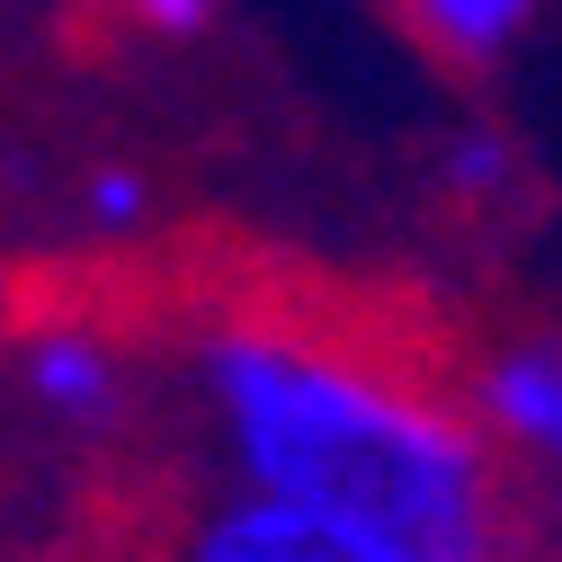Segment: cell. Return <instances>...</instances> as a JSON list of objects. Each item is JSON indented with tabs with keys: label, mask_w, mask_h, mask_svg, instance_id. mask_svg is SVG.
<instances>
[{
	"label": "cell",
	"mask_w": 562,
	"mask_h": 562,
	"mask_svg": "<svg viewBox=\"0 0 562 562\" xmlns=\"http://www.w3.org/2000/svg\"><path fill=\"white\" fill-rule=\"evenodd\" d=\"M188 375L196 402L215 411L224 482L286 491V501L411 536H509L501 456L473 429V411L438 393L277 322L205 330Z\"/></svg>",
	"instance_id": "1"
},
{
	"label": "cell",
	"mask_w": 562,
	"mask_h": 562,
	"mask_svg": "<svg viewBox=\"0 0 562 562\" xmlns=\"http://www.w3.org/2000/svg\"><path fill=\"white\" fill-rule=\"evenodd\" d=\"M438 188L456 205H501L518 188V144L501 125H456L447 144H438Z\"/></svg>",
	"instance_id": "6"
},
{
	"label": "cell",
	"mask_w": 562,
	"mask_h": 562,
	"mask_svg": "<svg viewBox=\"0 0 562 562\" xmlns=\"http://www.w3.org/2000/svg\"><path fill=\"white\" fill-rule=\"evenodd\" d=\"M161 562H509V536H411V527L286 501V491L224 482L205 509H188Z\"/></svg>",
	"instance_id": "2"
},
{
	"label": "cell",
	"mask_w": 562,
	"mask_h": 562,
	"mask_svg": "<svg viewBox=\"0 0 562 562\" xmlns=\"http://www.w3.org/2000/svg\"><path fill=\"white\" fill-rule=\"evenodd\" d=\"M473 429L562 482V322L501 339L473 367Z\"/></svg>",
	"instance_id": "3"
},
{
	"label": "cell",
	"mask_w": 562,
	"mask_h": 562,
	"mask_svg": "<svg viewBox=\"0 0 562 562\" xmlns=\"http://www.w3.org/2000/svg\"><path fill=\"white\" fill-rule=\"evenodd\" d=\"M419 19V36L464 54V63H501L527 27H536V0H402Z\"/></svg>",
	"instance_id": "5"
},
{
	"label": "cell",
	"mask_w": 562,
	"mask_h": 562,
	"mask_svg": "<svg viewBox=\"0 0 562 562\" xmlns=\"http://www.w3.org/2000/svg\"><path fill=\"white\" fill-rule=\"evenodd\" d=\"M19 384L27 402L54 419V429H72V438H99L125 419V358H116V339H99L90 322H54L19 348Z\"/></svg>",
	"instance_id": "4"
},
{
	"label": "cell",
	"mask_w": 562,
	"mask_h": 562,
	"mask_svg": "<svg viewBox=\"0 0 562 562\" xmlns=\"http://www.w3.org/2000/svg\"><path fill=\"white\" fill-rule=\"evenodd\" d=\"M125 10L144 19L153 36H170V45H188V36H205V27H215V10H224V0H125Z\"/></svg>",
	"instance_id": "8"
},
{
	"label": "cell",
	"mask_w": 562,
	"mask_h": 562,
	"mask_svg": "<svg viewBox=\"0 0 562 562\" xmlns=\"http://www.w3.org/2000/svg\"><path fill=\"white\" fill-rule=\"evenodd\" d=\"M81 215H90V233H134V224L153 215V179L125 170V161L90 170V179H81Z\"/></svg>",
	"instance_id": "7"
}]
</instances>
